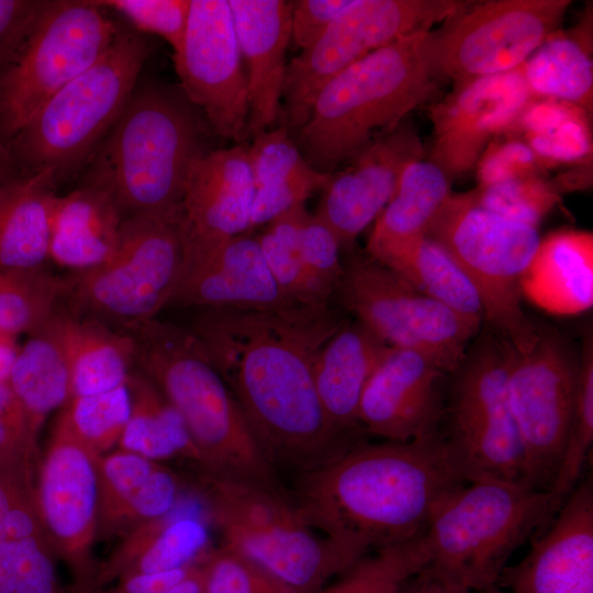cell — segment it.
Returning <instances> with one entry per match:
<instances>
[{"mask_svg":"<svg viewBox=\"0 0 593 593\" xmlns=\"http://www.w3.org/2000/svg\"><path fill=\"white\" fill-rule=\"evenodd\" d=\"M570 0L468 1L432 32L436 78L455 85L521 67L559 30Z\"/></svg>","mask_w":593,"mask_h":593,"instance_id":"15","label":"cell"},{"mask_svg":"<svg viewBox=\"0 0 593 593\" xmlns=\"http://www.w3.org/2000/svg\"><path fill=\"white\" fill-rule=\"evenodd\" d=\"M428 298L481 322L480 298L456 260L436 242L419 236L373 257Z\"/></svg>","mask_w":593,"mask_h":593,"instance_id":"36","label":"cell"},{"mask_svg":"<svg viewBox=\"0 0 593 593\" xmlns=\"http://www.w3.org/2000/svg\"><path fill=\"white\" fill-rule=\"evenodd\" d=\"M579 356L556 332L538 329L530 349L513 348L507 394L517 427L525 483L549 491L569 436Z\"/></svg>","mask_w":593,"mask_h":593,"instance_id":"16","label":"cell"},{"mask_svg":"<svg viewBox=\"0 0 593 593\" xmlns=\"http://www.w3.org/2000/svg\"><path fill=\"white\" fill-rule=\"evenodd\" d=\"M305 213L303 204L280 214L257 239L273 279L286 295L299 304H328L333 293L310 272L300 256L299 232Z\"/></svg>","mask_w":593,"mask_h":593,"instance_id":"38","label":"cell"},{"mask_svg":"<svg viewBox=\"0 0 593 593\" xmlns=\"http://www.w3.org/2000/svg\"><path fill=\"white\" fill-rule=\"evenodd\" d=\"M164 593H205V581L201 560L195 563L192 571L184 579Z\"/></svg>","mask_w":593,"mask_h":593,"instance_id":"60","label":"cell"},{"mask_svg":"<svg viewBox=\"0 0 593 593\" xmlns=\"http://www.w3.org/2000/svg\"><path fill=\"white\" fill-rule=\"evenodd\" d=\"M506 133L523 139L546 167L591 158L589 112L551 98H534Z\"/></svg>","mask_w":593,"mask_h":593,"instance_id":"37","label":"cell"},{"mask_svg":"<svg viewBox=\"0 0 593 593\" xmlns=\"http://www.w3.org/2000/svg\"><path fill=\"white\" fill-rule=\"evenodd\" d=\"M19 176L8 145L0 138V183Z\"/></svg>","mask_w":593,"mask_h":593,"instance_id":"61","label":"cell"},{"mask_svg":"<svg viewBox=\"0 0 593 593\" xmlns=\"http://www.w3.org/2000/svg\"><path fill=\"white\" fill-rule=\"evenodd\" d=\"M450 181L446 172L429 159L410 164L393 197L376 220L366 253L377 257L395 245L425 236L451 193Z\"/></svg>","mask_w":593,"mask_h":593,"instance_id":"34","label":"cell"},{"mask_svg":"<svg viewBox=\"0 0 593 593\" xmlns=\"http://www.w3.org/2000/svg\"><path fill=\"white\" fill-rule=\"evenodd\" d=\"M556 513L549 491L493 479L469 481L429 519L424 534L430 557L421 571L470 593L496 586L514 551Z\"/></svg>","mask_w":593,"mask_h":593,"instance_id":"7","label":"cell"},{"mask_svg":"<svg viewBox=\"0 0 593 593\" xmlns=\"http://www.w3.org/2000/svg\"><path fill=\"white\" fill-rule=\"evenodd\" d=\"M367 553L339 579L317 593H396L411 577L425 568L429 548L425 534Z\"/></svg>","mask_w":593,"mask_h":593,"instance_id":"40","label":"cell"},{"mask_svg":"<svg viewBox=\"0 0 593 593\" xmlns=\"http://www.w3.org/2000/svg\"><path fill=\"white\" fill-rule=\"evenodd\" d=\"M193 504H181L168 514L147 522L125 535L124 542L98 569L96 589L114 579L156 573L199 562L208 552L205 524L191 515Z\"/></svg>","mask_w":593,"mask_h":593,"instance_id":"28","label":"cell"},{"mask_svg":"<svg viewBox=\"0 0 593 593\" xmlns=\"http://www.w3.org/2000/svg\"><path fill=\"white\" fill-rule=\"evenodd\" d=\"M535 97L522 66L455 85L430 111L429 160L452 179L477 165L488 144L506 133Z\"/></svg>","mask_w":593,"mask_h":593,"instance_id":"19","label":"cell"},{"mask_svg":"<svg viewBox=\"0 0 593 593\" xmlns=\"http://www.w3.org/2000/svg\"><path fill=\"white\" fill-rule=\"evenodd\" d=\"M158 466V461L122 449L98 458L97 536L115 535L125 508Z\"/></svg>","mask_w":593,"mask_h":593,"instance_id":"43","label":"cell"},{"mask_svg":"<svg viewBox=\"0 0 593 593\" xmlns=\"http://www.w3.org/2000/svg\"><path fill=\"white\" fill-rule=\"evenodd\" d=\"M126 385L131 414L119 441L121 449L154 461L180 458L201 467V456L183 419L157 387L135 369Z\"/></svg>","mask_w":593,"mask_h":593,"instance_id":"35","label":"cell"},{"mask_svg":"<svg viewBox=\"0 0 593 593\" xmlns=\"http://www.w3.org/2000/svg\"><path fill=\"white\" fill-rule=\"evenodd\" d=\"M0 454H38L37 436L8 383H0Z\"/></svg>","mask_w":593,"mask_h":593,"instance_id":"53","label":"cell"},{"mask_svg":"<svg viewBox=\"0 0 593 593\" xmlns=\"http://www.w3.org/2000/svg\"><path fill=\"white\" fill-rule=\"evenodd\" d=\"M512 351L501 336L486 334L468 347L449 374L440 433L469 481L525 483L523 450L507 394Z\"/></svg>","mask_w":593,"mask_h":593,"instance_id":"11","label":"cell"},{"mask_svg":"<svg viewBox=\"0 0 593 593\" xmlns=\"http://www.w3.org/2000/svg\"><path fill=\"white\" fill-rule=\"evenodd\" d=\"M522 296L555 315L593 305V234L563 230L539 240L519 282Z\"/></svg>","mask_w":593,"mask_h":593,"instance_id":"27","label":"cell"},{"mask_svg":"<svg viewBox=\"0 0 593 593\" xmlns=\"http://www.w3.org/2000/svg\"><path fill=\"white\" fill-rule=\"evenodd\" d=\"M55 558L48 537L5 539L0 544V593H80L61 584Z\"/></svg>","mask_w":593,"mask_h":593,"instance_id":"44","label":"cell"},{"mask_svg":"<svg viewBox=\"0 0 593 593\" xmlns=\"http://www.w3.org/2000/svg\"><path fill=\"white\" fill-rule=\"evenodd\" d=\"M55 427L66 432L97 456L108 452L120 438L131 414L127 385L71 398Z\"/></svg>","mask_w":593,"mask_h":593,"instance_id":"41","label":"cell"},{"mask_svg":"<svg viewBox=\"0 0 593 593\" xmlns=\"http://www.w3.org/2000/svg\"><path fill=\"white\" fill-rule=\"evenodd\" d=\"M333 298L387 345L416 351L448 374L483 323L423 294L367 253H348Z\"/></svg>","mask_w":593,"mask_h":593,"instance_id":"12","label":"cell"},{"mask_svg":"<svg viewBox=\"0 0 593 593\" xmlns=\"http://www.w3.org/2000/svg\"><path fill=\"white\" fill-rule=\"evenodd\" d=\"M216 136L179 85L138 79L120 118L82 169L81 186L105 193L122 219L182 217L197 159Z\"/></svg>","mask_w":593,"mask_h":593,"instance_id":"3","label":"cell"},{"mask_svg":"<svg viewBox=\"0 0 593 593\" xmlns=\"http://www.w3.org/2000/svg\"><path fill=\"white\" fill-rule=\"evenodd\" d=\"M480 593H507L505 592L504 590H502L500 586H493V588H490V589H486Z\"/></svg>","mask_w":593,"mask_h":593,"instance_id":"62","label":"cell"},{"mask_svg":"<svg viewBox=\"0 0 593 593\" xmlns=\"http://www.w3.org/2000/svg\"><path fill=\"white\" fill-rule=\"evenodd\" d=\"M484 209L507 219L538 226L560 199L552 181L542 177L508 180L472 190Z\"/></svg>","mask_w":593,"mask_h":593,"instance_id":"45","label":"cell"},{"mask_svg":"<svg viewBox=\"0 0 593 593\" xmlns=\"http://www.w3.org/2000/svg\"><path fill=\"white\" fill-rule=\"evenodd\" d=\"M459 0H353L321 37L287 64L281 118L295 135L321 89L336 75L392 42L458 12Z\"/></svg>","mask_w":593,"mask_h":593,"instance_id":"14","label":"cell"},{"mask_svg":"<svg viewBox=\"0 0 593 593\" xmlns=\"http://www.w3.org/2000/svg\"><path fill=\"white\" fill-rule=\"evenodd\" d=\"M254 193L246 143L214 148L197 159L182 200V261L249 231Z\"/></svg>","mask_w":593,"mask_h":593,"instance_id":"22","label":"cell"},{"mask_svg":"<svg viewBox=\"0 0 593 593\" xmlns=\"http://www.w3.org/2000/svg\"><path fill=\"white\" fill-rule=\"evenodd\" d=\"M8 385L37 436L47 415L70 400L67 311L57 309L29 334L13 363Z\"/></svg>","mask_w":593,"mask_h":593,"instance_id":"29","label":"cell"},{"mask_svg":"<svg viewBox=\"0 0 593 593\" xmlns=\"http://www.w3.org/2000/svg\"><path fill=\"white\" fill-rule=\"evenodd\" d=\"M593 444V337L583 336L573 415L562 458L550 493L558 511L582 480Z\"/></svg>","mask_w":593,"mask_h":593,"instance_id":"42","label":"cell"},{"mask_svg":"<svg viewBox=\"0 0 593 593\" xmlns=\"http://www.w3.org/2000/svg\"><path fill=\"white\" fill-rule=\"evenodd\" d=\"M249 94L247 139L281 116L292 1L228 0Z\"/></svg>","mask_w":593,"mask_h":593,"instance_id":"25","label":"cell"},{"mask_svg":"<svg viewBox=\"0 0 593 593\" xmlns=\"http://www.w3.org/2000/svg\"><path fill=\"white\" fill-rule=\"evenodd\" d=\"M298 304L273 279L257 236L244 233L183 261L168 306L280 310Z\"/></svg>","mask_w":593,"mask_h":593,"instance_id":"24","label":"cell"},{"mask_svg":"<svg viewBox=\"0 0 593 593\" xmlns=\"http://www.w3.org/2000/svg\"><path fill=\"white\" fill-rule=\"evenodd\" d=\"M149 53L143 33L120 26L108 51L8 144L19 175L49 170L59 183L81 172L124 110Z\"/></svg>","mask_w":593,"mask_h":593,"instance_id":"8","label":"cell"},{"mask_svg":"<svg viewBox=\"0 0 593 593\" xmlns=\"http://www.w3.org/2000/svg\"><path fill=\"white\" fill-rule=\"evenodd\" d=\"M300 473L295 506L304 521L365 553L423 534L469 482L440 432L404 443L359 439Z\"/></svg>","mask_w":593,"mask_h":593,"instance_id":"2","label":"cell"},{"mask_svg":"<svg viewBox=\"0 0 593 593\" xmlns=\"http://www.w3.org/2000/svg\"><path fill=\"white\" fill-rule=\"evenodd\" d=\"M448 383L449 374L421 354L390 347L362 392L360 430L402 443L437 435Z\"/></svg>","mask_w":593,"mask_h":593,"instance_id":"20","label":"cell"},{"mask_svg":"<svg viewBox=\"0 0 593 593\" xmlns=\"http://www.w3.org/2000/svg\"><path fill=\"white\" fill-rule=\"evenodd\" d=\"M69 289L68 277L43 268L0 270V331L33 333L53 315Z\"/></svg>","mask_w":593,"mask_h":593,"instance_id":"39","label":"cell"},{"mask_svg":"<svg viewBox=\"0 0 593 593\" xmlns=\"http://www.w3.org/2000/svg\"><path fill=\"white\" fill-rule=\"evenodd\" d=\"M124 16L141 33L163 37L178 52L187 25L190 0H98Z\"/></svg>","mask_w":593,"mask_h":593,"instance_id":"47","label":"cell"},{"mask_svg":"<svg viewBox=\"0 0 593 593\" xmlns=\"http://www.w3.org/2000/svg\"><path fill=\"white\" fill-rule=\"evenodd\" d=\"M20 348L16 335L0 331V383H8Z\"/></svg>","mask_w":593,"mask_h":593,"instance_id":"59","label":"cell"},{"mask_svg":"<svg viewBox=\"0 0 593 593\" xmlns=\"http://www.w3.org/2000/svg\"><path fill=\"white\" fill-rule=\"evenodd\" d=\"M332 174L312 168L301 175L255 189L249 230L267 225L280 214L305 204L316 190H324Z\"/></svg>","mask_w":593,"mask_h":593,"instance_id":"49","label":"cell"},{"mask_svg":"<svg viewBox=\"0 0 593 593\" xmlns=\"http://www.w3.org/2000/svg\"><path fill=\"white\" fill-rule=\"evenodd\" d=\"M423 153L416 131L402 122L367 145L345 169L332 172L315 215L333 231L340 249L353 251L357 237L393 197L404 169Z\"/></svg>","mask_w":593,"mask_h":593,"instance_id":"21","label":"cell"},{"mask_svg":"<svg viewBox=\"0 0 593 593\" xmlns=\"http://www.w3.org/2000/svg\"><path fill=\"white\" fill-rule=\"evenodd\" d=\"M70 399L125 385L135 367V345L125 331H114L94 316L67 312Z\"/></svg>","mask_w":593,"mask_h":593,"instance_id":"33","label":"cell"},{"mask_svg":"<svg viewBox=\"0 0 593 593\" xmlns=\"http://www.w3.org/2000/svg\"><path fill=\"white\" fill-rule=\"evenodd\" d=\"M99 456L55 427L41 462L36 499L56 557L70 568L80 593H99L91 548L98 532Z\"/></svg>","mask_w":593,"mask_h":593,"instance_id":"18","label":"cell"},{"mask_svg":"<svg viewBox=\"0 0 593 593\" xmlns=\"http://www.w3.org/2000/svg\"><path fill=\"white\" fill-rule=\"evenodd\" d=\"M425 236L466 273L480 298L483 321L515 350L530 349L538 328L522 307L519 282L540 240L537 227L484 209L469 191L450 193Z\"/></svg>","mask_w":593,"mask_h":593,"instance_id":"9","label":"cell"},{"mask_svg":"<svg viewBox=\"0 0 593 593\" xmlns=\"http://www.w3.org/2000/svg\"><path fill=\"white\" fill-rule=\"evenodd\" d=\"M501 584L511 593H593L591 474L582 478L528 553L504 569Z\"/></svg>","mask_w":593,"mask_h":593,"instance_id":"23","label":"cell"},{"mask_svg":"<svg viewBox=\"0 0 593 593\" xmlns=\"http://www.w3.org/2000/svg\"><path fill=\"white\" fill-rule=\"evenodd\" d=\"M25 458L38 459L37 456L29 454H0V544L5 540L12 468Z\"/></svg>","mask_w":593,"mask_h":593,"instance_id":"56","label":"cell"},{"mask_svg":"<svg viewBox=\"0 0 593 593\" xmlns=\"http://www.w3.org/2000/svg\"><path fill=\"white\" fill-rule=\"evenodd\" d=\"M121 327L133 337L137 370L183 419L201 467L279 489L275 466L193 331L156 317Z\"/></svg>","mask_w":593,"mask_h":593,"instance_id":"4","label":"cell"},{"mask_svg":"<svg viewBox=\"0 0 593 593\" xmlns=\"http://www.w3.org/2000/svg\"><path fill=\"white\" fill-rule=\"evenodd\" d=\"M195 491L223 546L299 593H317L365 552L320 536L279 490L195 467Z\"/></svg>","mask_w":593,"mask_h":593,"instance_id":"6","label":"cell"},{"mask_svg":"<svg viewBox=\"0 0 593 593\" xmlns=\"http://www.w3.org/2000/svg\"><path fill=\"white\" fill-rule=\"evenodd\" d=\"M396 593H470L446 584L423 571L407 579Z\"/></svg>","mask_w":593,"mask_h":593,"instance_id":"57","label":"cell"},{"mask_svg":"<svg viewBox=\"0 0 593 593\" xmlns=\"http://www.w3.org/2000/svg\"><path fill=\"white\" fill-rule=\"evenodd\" d=\"M174 63L180 88L213 133L235 144L246 143L248 82L228 0H190Z\"/></svg>","mask_w":593,"mask_h":593,"instance_id":"17","label":"cell"},{"mask_svg":"<svg viewBox=\"0 0 593 593\" xmlns=\"http://www.w3.org/2000/svg\"><path fill=\"white\" fill-rule=\"evenodd\" d=\"M535 98H551L588 112L593 100L592 14L568 31L558 30L522 65Z\"/></svg>","mask_w":593,"mask_h":593,"instance_id":"32","label":"cell"},{"mask_svg":"<svg viewBox=\"0 0 593 593\" xmlns=\"http://www.w3.org/2000/svg\"><path fill=\"white\" fill-rule=\"evenodd\" d=\"M430 34H411L383 46L321 89L294 139L315 170L332 174L434 93Z\"/></svg>","mask_w":593,"mask_h":593,"instance_id":"5","label":"cell"},{"mask_svg":"<svg viewBox=\"0 0 593 593\" xmlns=\"http://www.w3.org/2000/svg\"><path fill=\"white\" fill-rule=\"evenodd\" d=\"M43 0H0V68L10 57Z\"/></svg>","mask_w":593,"mask_h":593,"instance_id":"54","label":"cell"},{"mask_svg":"<svg viewBox=\"0 0 593 593\" xmlns=\"http://www.w3.org/2000/svg\"><path fill=\"white\" fill-rule=\"evenodd\" d=\"M58 182L49 170L0 183V270L43 268Z\"/></svg>","mask_w":593,"mask_h":593,"instance_id":"30","label":"cell"},{"mask_svg":"<svg viewBox=\"0 0 593 593\" xmlns=\"http://www.w3.org/2000/svg\"><path fill=\"white\" fill-rule=\"evenodd\" d=\"M391 346L357 321H346L322 346L313 367L314 383L335 434L358 440L359 403L365 387Z\"/></svg>","mask_w":593,"mask_h":593,"instance_id":"26","label":"cell"},{"mask_svg":"<svg viewBox=\"0 0 593 593\" xmlns=\"http://www.w3.org/2000/svg\"><path fill=\"white\" fill-rule=\"evenodd\" d=\"M251 593H299L253 562Z\"/></svg>","mask_w":593,"mask_h":593,"instance_id":"58","label":"cell"},{"mask_svg":"<svg viewBox=\"0 0 593 593\" xmlns=\"http://www.w3.org/2000/svg\"><path fill=\"white\" fill-rule=\"evenodd\" d=\"M181 219H124L112 256L94 268L68 276L67 296L79 310L121 326L155 318L168 306L180 277Z\"/></svg>","mask_w":593,"mask_h":593,"instance_id":"13","label":"cell"},{"mask_svg":"<svg viewBox=\"0 0 593 593\" xmlns=\"http://www.w3.org/2000/svg\"><path fill=\"white\" fill-rule=\"evenodd\" d=\"M542 160L518 136L504 133L494 137L477 163L479 187L508 180L541 177Z\"/></svg>","mask_w":593,"mask_h":593,"instance_id":"48","label":"cell"},{"mask_svg":"<svg viewBox=\"0 0 593 593\" xmlns=\"http://www.w3.org/2000/svg\"><path fill=\"white\" fill-rule=\"evenodd\" d=\"M194 566L195 563L166 572L133 574L120 579L113 589L99 593H164L184 579Z\"/></svg>","mask_w":593,"mask_h":593,"instance_id":"55","label":"cell"},{"mask_svg":"<svg viewBox=\"0 0 593 593\" xmlns=\"http://www.w3.org/2000/svg\"><path fill=\"white\" fill-rule=\"evenodd\" d=\"M255 189L301 175L313 167L282 124L266 130L247 145Z\"/></svg>","mask_w":593,"mask_h":593,"instance_id":"46","label":"cell"},{"mask_svg":"<svg viewBox=\"0 0 593 593\" xmlns=\"http://www.w3.org/2000/svg\"><path fill=\"white\" fill-rule=\"evenodd\" d=\"M122 216L110 198L80 186L56 198L51 222L49 259L82 271L107 261L114 253Z\"/></svg>","mask_w":593,"mask_h":593,"instance_id":"31","label":"cell"},{"mask_svg":"<svg viewBox=\"0 0 593 593\" xmlns=\"http://www.w3.org/2000/svg\"><path fill=\"white\" fill-rule=\"evenodd\" d=\"M205 593H251L253 562L225 546L202 559Z\"/></svg>","mask_w":593,"mask_h":593,"instance_id":"51","label":"cell"},{"mask_svg":"<svg viewBox=\"0 0 593 593\" xmlns=\"http://www.w3.org/2000/svg\"><path fill=\"white\" fill-rule=\"evenodd\" d=\"M340 245L333 231L307 211L299 232L300 256L310 272L334 295L343 271Z\"/></svg>","mask_w":593,"mask_h":593,"instance_id":"50","label":"cell"},{"mask_svg":"<svg viewBox=\"0 0 593 593\" xmlns=\"http://www.w3.org/2000/svg\"><path fill=\"white\" fill-rule=\"evenodd\" d=\"M353 0L292 1L291 38L303 51L313 45Z\"/></svg>","mask_w":593,"mask_h":593,"instance_id":"52","label":"cell"},{"mask_svg":"<svg viewBox=\"0 0 593 593\" xmlns=\"http://www.w3.org/2000/svg\"><path fill=\"white\" fill-rule=\"evenodd\" d=\"M347 321L332 303L280 310L203 309L191 329L273 466L310 469L348 443L333 430L313 367Z\"/></svg>","mask_w":593,"mask_h":593,"instance_id":"1","label":"cell"},{"mask_svg":"<svg viewBox=\"0 0 593 593\" xmlns=\"http://www.w3.org/2000/svg\"><path fill=\"white\" fill-rule=\"evenodd\" d=\"M119 30L98 0H43L0 68V138L8 145L45 102L108 51Z\"/></svg>","mask_w":593,"mask_h":593,"instance_id":"10","label":"cell"}]
</instances>
